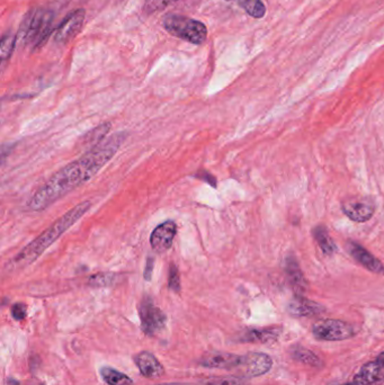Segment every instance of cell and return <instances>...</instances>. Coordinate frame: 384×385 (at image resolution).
<instances>
[{
  "label": "cell",
  "instance_id": "ac0fdd59",
  "mask_svg": "<svg viewBox=\"0 0 384 385\" xmlns=\"http://www.w3.org/2000/svg\"><path fill=\"white\" fill-rule=\"evenodd\" d=\"M313 237L316 239V242H318L320 249L324 251V254L332 255L336 251L335 242H332V239L330 238V235H329L328 231H327V229L325 226H317L313 230Z\"/></svg>",
  "mask_w": 384,
  "mask_h": 385
},
{
  "label": "cell",
  "instance_id": "9a60e30c",
  "mask_svg": "<svg viewBox=\"0 0 384 385\" xmlns=\"http://www.w3.org/2000/svg\"><path fill=\"white\" fill-rule=\"evenodd\" d=\"M383 377L384 366L375 360L363 365L362 369L355 375L354 383H357V385H372Z\"/></svg>",
  "mask_w": 384,
  "mask_h": 385
},
{
  "label": "cell",
  "instance_id": "8992f818",
  "mask_svg": "<svg viewBox=\"0 0 384 385\" xmlns=\"http://www.w3.org/2000/svg\"><path fill=\"white\" fill-rule=\"evenodd\" d=\"M139 314L141 328L146 335L155 336L165 328L167 318L163 311L155 305L149 296H144V300L141 301Z\"/></svg>",
  "mask_w": 384,
  "mask_h": 385
},
{
  "label": "cell",
  "instance_id": "7a4b0ae2",
  "mask_svg": "<svg viewBox=\"0 0 384 385\" xmlns=\"http://www.w3.org/2000/svg\"><path fill=\"white\" fill-rule=\"evenodd\" d=\"M91 204L89 200H84L71 210H69L65 215L56 220V222L47 228L41 235L36 237L33 242L23 248L19 254L7 264L8 270H22L24 267L31 265L33 261L38 259V257L50 247L51 244L56 242L68 229L78 222L84 214L91 209Z\"/></svg>",
  "mask_w": 384,
  "mask_h": 385
},
{
  "label": "cell",
  "instance_id": "5bb4252c",
  "mask_svg": "<svg viewBox=\"0 0 384 385\" xmlns=\"http://www.w3.org/2000/svg\"><path fill=\"white\" fill-rule=\"evenodd\" d=\"M321 304L317 303L315 301L308 300L302 295H297L291 301L288 305L289 314L297 318L303 316H313L324 312Z\"/></svg>",
  "mask_w": 384,
  "mask_h": 385
},
{
  "label": "cell",
  "instance_id": "e0dca14e",
  "mask_svg": "<svg viewBox=\"0 0 384 385\" xmlns=\"http://www.w3.org/2000/svg\"><path fill=\"white\" fill-rule=\"evenodd\" d=\"M280 334H281V329L278 328L253 329L245 334L242 340L245 342L267 344V342H275Z\"/></svg>",
  "mask_w": 384,
  "mask_h": 385
},
{
  "label": "cell",
  "instance_id": "44dd1931",
  "mask_svg": "<svg viewBox=\"0 0 384 385\" xmlns=\"http://www.w3.org/2000/svg\"><path fill=\"white\" fill-rule=\"evenodd\" d=\"M19 38L17 35L13 33H5L0 42V57L3 63L6 62L7 60L10 59L14 50H15L16 42Z\"/></svg>",
  "mask_w": 384,
  "mask_h": 385
},
{
  "label": "cell",
  "instance_id": "ffe728a7",
  "mask_svg": "<svg viewBox=\"0 0 384 385\" xmlns=\"http://www.w3.org/2000/svg\"><path fill=\"white\" fill-rule=\"evenodd\" d=\"M291 355L294 360L300 362V363L310 365V366L319 367L321 365V362L319 360L313 351L306 349L304 347H293L291 349Z\"/></svg>",
  "mask_w": 384,
  "mask_h": 385
},
{
  "label": "cell",
  "instance_id": "30bf717a",
  "mask_svg": "<svg viewBox=\"0 0 384 385\" xmlns=\"http://www.w3.org/2000/svg\"><path fill=\"white\" fill-rule=\"evenodd\" d=\"M176 233H177V226L174 221H166L157 226L150 237V244L153 250L158 254H163L169 250L172 246Z\"/></svg>",
  "mask_w": 384,
  "mask_h": 385
},
{
  "label": "cell",
  "instance_id": "836d02e7",
  "mask_svg": "<svg viewBox=\"0 0 384 385\" xmlns=\"http://www.w3.org/2000/svg\"><path fill=\"white\" fill-rule=\"evenodd\" d=\"M227 1H232V0H227Z\"/></svg>",
  "mask_w": 384,
  "mask_h": 385
},
{
  "label": "cell",
  "instance_id": "6da1fadb",
  "mask_svg": "<svg viewBox=\"0 0 384 385\" xmlns=\"http://www.w3.org/2000/svg\"><path fill=\"white\" fill-rule=\"evenodd\" d=\"M125 139L124 132L111 135L91 148L82 157L61 168L32 195L28 200V209L35 212L44 210L76 188L84 185L115 156Z\"/></svg>",
  "mask_w": 384,
  "mask_h": 385
},
{
  "label": "cell",
  "instance_id": "603a6c76",
  "mask_svg": "<svg viewBox=\"0 0 384 385\" xmlns=\"http://www.w3.org/2000/svg\"><path fill=\"white\" fill-rule=\"evenodd\" d=\"M117 279L119 275H116L114 272H98L96 275L91 276L88 281V284L94 288H106L115 284Z\"/></svg>",
  "mask_w": 384,
  "mask_h": 385
},
{
  "label": "cell",
  "instance_id": "d6a6232c",
  "mask_svg": "<svg viewBox=\"0 0 384 385\" xmlns=\"http://www.w3.org/2000/svg\"><path fill=\"white\" fill-rule=\"evenodd\" d=\"M346 385H357V383H350V384H346Z\"/></svg>",
  "mask_w": 384,
  "mask_h": 385
},
{
  "label": "cell",
  "instance_id": "d6986e66",
  "mask_svg": "<svg viewBox=\"0 0 384 385\" xmlns=\"http://www.w3.org/2000/svg\"><path fill=\"white\" fill-rule=\"evenodd\" d=\"M100 375L109 385H133L131 377L112 367H103L100 370Z\"/></svg>",
  "mask_w": 384,
  "mask_h": 385
},
{
  "label": "cell",
  "instance_id": "4fadbf2b",
  "mask_svg": "<svg viewBox=\"0 0 384 385\" xmlns=\"http://www.w3.org/2000/svg\"><path fill=\"white\" fill-rule=\"evenodd\" d=\"M135 362L141 374L148 379H157L165 373V369L159 360L149 351H141L140 354L135 356Z\"/></svg>",
  "mask_w": 384,
  "mask_h": 385
},
{
  "label": "cell",
  "instance_id": "f1b7e54d",
  "mask_svg": "<svg viewBox=\"0 0 384 385\" xmlns=\"http://www.w3.org/2000/svg\"><path fill=\"white\" fill-rule=\"evenodd\" d=\"M153 264H155V259L153 258H148L147 259V266H146V270H144V279L147 281H150L151 274H153Z\"/></svg>",
  "mask_w": 384,
  "mask_h": 385
},
{
  "label": "cell",
  "instance_id": "2e32d148",
  "mask_svg": "<svg viewBox=\"0 0 384 385\" xmlns=\"http://www.w3.org/2000/svg\"><path fill=\"white\" fill-rule=\"evenodd\" d=\"M285 270L288 274V279L291 284L297 291L303 292L306 288V281L303 276L297 259L293 256H290L285 260Z\"/></svg>",
  "mask_w": 384,
  "mask_h": 385
},
{
  "label": "cell",
  "instance_id": "277c9868",
  "mask_svg": "<svg viewBox=\"0 0 384 385\" xmlns=\"http://www.w3.org/2000/svg\"><path fill=\"white\" fill-rule=\"evenodd\" d=\"M163 26L172 36L194 45L203 44L207 38L205 24L186 16L168 14L163 17Z\"/></svg>",
  "mask_w": 384,
  "mask_h": 385
},
{
  "label": "cell",
  "instance_id": "4316f807",
  "mask_svg": "<svg viewBox=\"0 0 384 385\" xmlns=\"http://www.w3.org/2000/svg\"><path fill=\"white\" fill-rule=\"evenodd\" d=\"M169 288L176 293L181 291V279H179V270L175 265H170L169 268Z\"/></svg>",
  "mask_w": 384,
  "mask_h": 385
},
{
  "label": "cell",
  "instance_id": "1f68e13d",
  "mask_svg": "<svg viewBox=\"0 0 384 385\" xmlns=\"http://www.w3.org/2000/svg\"><path fill=\"white\" fill-rule=\"evenodd\" d=\"M159 385H192V384H186V383H165V384H159Z\"/></svg>",
  "mask_w": 384,
  "mask_h": 385
},
{
  "label": "cell",
  "instance_id": "cb8c5ba5",
  "mask_svg": "<svg viewBox=\"0 0 384 385\" xmlns=\"http://www.w3.org/2000/svg\"><path fill=\"white\" fill-rule=\"evenodd\" d=\"M111 123H104L102 126H97L91 133H88L87 137L84 138V141L88 144H93V148L97 144L103 141L104 138L106 137L107 133L110 131Z\"/></svg>",
  "mask_w": 384,
  "mask_h": 385
},
{
  "label": "cell",
  "instance_id": "484cf974",
  "mask_svg": "<svg viewBox=\"0 0 384 385\" xmlns=\"http://www.w3.org/2000/svg\"><path fill=\"white\" fill-rule=\"evenodd\" d=\"M202 385H248L244 377L225 376V377H213L202 382Z\"/></svg>",
  "mask_w": 384,
  "mask_h": 385
},
{
  "label": "cell",
  "instance_id": "7c38bea8",
  "mask_svg": "<svg viewBox=\"0 0 384 385\" xmlns=\"http://www.w3.org/2000/svg\"><path fill=\"white\" fill-rule=\"evenodd\" d=\"M348 251L353 256L354 259L359 261L366 270L375 274H384V265L370 251L366 250L361 244L355 242L348 244Z\"/></svg>",
  "mask_w": 384,
  "mask_h": 385
},
{
  "label": "cell",
  "instance_id": "ba28073f",
  "mask_svg": "<svg viewBox=\"0 0 384 385\" xmlns=\"http://www.w3.org/2000/svg\"><path fill=\"white\" fill-rule=\"evenodd\" d=\"M86 12L82 8L75 10L67 16L65 21L54 31V42L58 44H67L71 41L82 31Z\"/></svg>",
  "mask_w": 384,
  "mask_h": 385
},
{
  "label": "cell",
  "instance_id": "4dcf8cb0",
  "mask_svg": "<svg viewBox=\"0 0 384 385\" xmlns=\"http://www.w3.org/2000/svg\"><path fill=\"white\" fill-rule=\"evenodd\" d=\"M27 385H44L43 383L40 382L38 380H32L31 382H28Z\"/></svg>",
  "mask_w": 384,
  "mask_h": 385
},
{
  "label": "cell",
  "instance_id": "3957f363",
  "mask_svg": "<svg viewBox=\"0 0 384 385\" xmlns=\"http://www.w3.org/2000/svg\"><path fill=\"white\" fill-rule=\"evenodd\" d=\"M54 13L51 10H33L23 19L19 38L24 47H30L32 50H38L47 43V38L52 33L54 27Z\"/></svg>",
  "mask_w": 384,
  "mask_h": 385
},
{
  "label": "cell",
  "instance_id": "83f0119b",
  "mask_svg": "<svg viewBox=\"0 0 384 385\" xmlns=\"http://www.w3.org/2000/svg\"><path fill=\"white\" fill-rule=\"evenodd\" d=\"M12 316H13L14 319L17 320V321H22L23 319H25V305L22 303L14 304L13 307H12Z\"/></svg>",
  "mask_w": 384,
  "mask_h": 385
},
{
  "label": "cell",
  "instance_id": "9c48e42d",
  "mask_svg": "<svg viewBox=\"0 0 384 385\" xmlns=\"http://www.w3.org/2000/svg\"><path fill=\"white\" fill-rule=\"evenodd\" d=\"M343 211L355 222H366L371 219L375 212L374 202L365 198H354L343 202Z\"/></svg>",
  "mask_w": 384,
  "mask_h": 385
},
{
  "label": "cell",
  "instance_id": "52a82bcc",
  "mask_svg": "<svg viewBox=\"0 0 384 385\" xmlns=\"http://www.w3.org/2000/svg\"><path fill=\"white\" fill-rule=\"evenodd\" d=\"M273 360L269 355L262 353H248L240 356V362L236 370L244 377H256L272 369Z\"/></svg>",
  "mask_w": 384,
  "mask_h": 385
},
{
  "label": "cell",
  "instance_id": "f546056e",
  "mask_svg": "<svg viewBox=\"0 0 384 385\" xmlns=\"http://www.w3.org/2000/svg\"><path fill=\"white\" fill-rule=\"evenodd\" d=\"M376 362L381 364L382 366H384V351L376 357Z\"/></svg>",
  "mask_w": 384,
  "mask_h": 385
},
{
  "label": "cell",
  "instance_id": "d4e9b609",
  "mask_svg": "<svg viewBox=\"0 0 384 385\" xmlns=\"http://www.w3.org/2000/svg\"><path fill=\"white\" fill-rule=\"evenodd\" d=\"M176 1L179 0H146L144 3V12L148 15L158 13Z\"/></svg>",
  "mask_w": 384,
  "mask_h": 385
},
{
  "label": "cell",
  "instance_id": "5b68a950",
  "mask_svg": "<svg viewBox=\"0 0 384 385\" xmlns=\"http://www.w3.org/2000/svg\"><path fill=\"white\" fill-rule=\"evenodd\" d=\"M313 334L319 340L338 342L354 337L355 330L350 325L341 320L324 319L313 325Z\"/></svg>",
  "mask_w": 384,
  "mask_h": 385
},
{
  "label": "cell",
  "instance_id": "7402d4cb",
  "mask_svg": "<svg viewBox=\"0 0 384 385\" xmlns=\"http://www.w3.org/2000/svg\"><path fill=\"white\" fill-rule=\"evenodd\" d=\"M239 5L253 19H262L266 14V7L262 0H240Z\"/></svg>",
  "mask_w": 384,
  "mask_h": 385
},
{
  "label": "cell",
  "instance_id": "8fae6325",
  "mask_svg": "<svg viewBox=\"0 0 384 385\" xmlns=\"http://www.w3.org/2000/svg\"><path fill=\"white\" fill-rule=\"evenodd\" d=\"M240 362V356L221 351H212L204 355L200 360V365L209 369L236 370Z\"/></svg>",
  "mask_w": 384,
  "mask_h": 385
}]
</instances>
